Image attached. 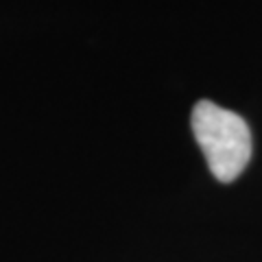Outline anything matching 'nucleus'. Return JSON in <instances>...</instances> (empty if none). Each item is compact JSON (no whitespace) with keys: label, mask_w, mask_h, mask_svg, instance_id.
<instances>
[{"label":"nucleus","mask_w":262,"mask_h":262,"mask_svg":"<svg viewBox=\"0 0 262 262\" xmlns=\"http://www.w3.org/2000/svg\"><path fill=\"white\" fill-rule=\"evenodd\" d=\"M192 134L219 182H234L249 164L251 131L238 114L199 101L192 110Z\"/></svg>","instance_id":"nucleus-1"}]
</instances>
